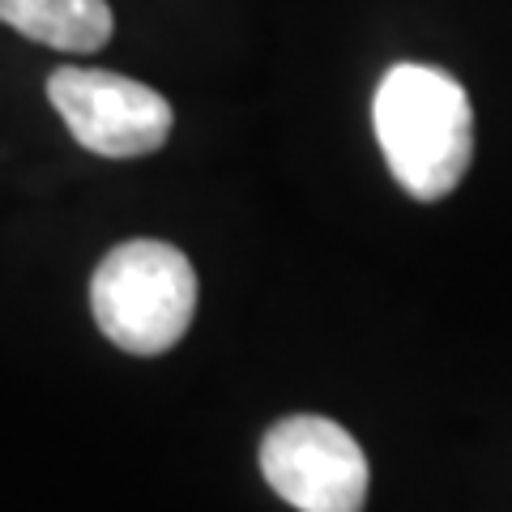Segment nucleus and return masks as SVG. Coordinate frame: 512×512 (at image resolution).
<instances>
[{
    "label": "nucleus",
    "mask_w": 512,
    "mask_h": 512,
    "mask_svg": "<svg viewBox=\"0 0 512 512\" xmlns=\"http://www.w3.org/2000/svg\"><path fill=\"white\" fill-rule=\"evenodd\" d=\"M376 141L393 180L414 201L448 197L474 158L470 94L444 69L431 64H393L376 86L372 103Z\"/></svg>",
    "instance_id": "obj_1"
},
{
    "label": "nucleus",
    "mask_w": 512,
    "mask_h": 512,
    "mask_svg": "<svg viewBox=\"0 0 512 512\" xmlns=\"http://www.w3.org/2000/svg\"><path fill=\"white\" fill-rule=\"evenodd\" d=\"M90 308L107 342L128 355H163L192 325L197 274L188 256L163 239H128L94 269Z\"/></svg>",
    "instance_id": "obj_2"
},
{
    "label": "nucleus",
    "mask_w": 512,
    "mask_h": 512,
    "mask_svg": "<svg viewBox=\"0 0 512 512\" xmlns=\"http://www.w3.org/2000/svg\"><path fill=\"white\" fill-rule=\"evenodd\" d=\"M261 470L299 512H363L367 457L342 423L320 414L278 419L261 440Z\"/></svg>",
    "instance_id": "obj_3"
},
{
    "label": "nucleus",
    "mask_w": 512,
    "mask_h": 512,
    "mask_svg": "<svg viewBox=\"0 0 512 512\" xmlns=\"http://www.w3.org/2000/svg\"><path fill=\"white\" fill-rule=\"evenodd\" d=\"M47 99L69 124L77 146L103 158H141L167 146L171 103L158 90L107 69L64 64L47 77Z\"/></svg>",
    "instance_id": "obj_4"
},
{
    "label": "nucleus",
    "mask_w": 512,
    "mask_h": 512,
    "mask_svg": "<svg viewBox=\"0 0 512 512\" xmlns=\"http://www.w3.org/2000/svg\"><path fill=\"white\" fill-rule=\"evenodd\" d=\"M0 22L56 52H99L116 26L107 0H0Z\"/></svg>",
    "instance_id": "obj_5"
}]
</instances>
